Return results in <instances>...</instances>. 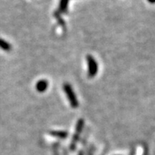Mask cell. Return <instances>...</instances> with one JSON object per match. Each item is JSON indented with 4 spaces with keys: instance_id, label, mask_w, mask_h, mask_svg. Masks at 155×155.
<instances>
[{
    "instance_id": "6",
    "label": "cell",
    "mask_w": 155,
    "mask_h": 155,
    "mask_svg": "<svg viewBox=\"0 0 155 155\" xmlns=\"http://www.w3.org/2000/svg\"><path fill=\"white\" fill-rule=\"evenodd\" d=\"M0 48L5 51H9L11 50V45L6 40L0 38Z\"/></svg>"
},
{
    "instance_id": "2",
    "label": "cell",
    "mask_w": 155,
    "mask_h": 155,
    "mask_svg": "<svg viewBox=\"0 0 155 155\" xmlns=\"http://www.w3.org/2000/svg\"><path fill=\"white\" fill-rule=\"evenodd\" d=\"M87 61L88 65V77H94L98 73V64L91 55L87 56Z\"/></svg>"
},
{
    "instance_id": "8",
    "label": "cell",
    "mask_w": 155,
    "mask_h": 155,
    "mask_svg": "<svg viewBox=\"0 0 155 155\" xmlns=\"http://www.w3.org/2000/svg\"><path fill=\"white\" fill-rule=\"evenodd\" d=\"M147 1L149 2H150V3H152V4L155 3V0H147Z\"/></svg>"
},
{
    "instance_id": "5",
    "label": "cell",
    "mask_w": 155,
    "mask_h": 155,
    "mask_svg": "<svg viewBox=\"0 0 155 155\" xmlns=\"http://www.w3.org/2000/svg\"><path fill=\"white\" fill-rule=\"evenodd\" d=\"M50 133L54 137H57L59 139H65L68 136V133L65 131H52Z\"/></svg>"
},
{
    "instance_id": "1",
    "label": "cell",
    "mask_w": 155,
    "mask_h": 155,
    "mask_svg": "<svg viewBox=\"0 0 155 155\" xmlns=\"http://www.w3.org/2000/svg\"><path fill=\"white\" fill-rule=\"evenodd\" d=\"M63 89H64V91H65V94H66L67 98L69 99L71 106L73 108H77V107H78V100H77V96H76V94H75L71 85L69 84H65L64 86H63Z\"/></svg>"
},
{
    "instance_id": "3",
    "label": "cell",
    "mask_w": 155,
    "mask_h": 155,
    "mask_svg": "<svg viewBox=\"0 0 155 155\" xmlns=\"http://www.w3.org/2000/svg\"><path fill=\"white\" fill-rule=\"evenodd\" d=\"M84 120H83L82 119H81V120H79L78 123H77V132H76V135H75L74 137H73V143H72V146H71L72 149H73L74 143H77V140H78L79 135H80V134L81 133V132H82L83 127H84Z\"/></svg>"
},
{
    "instance_id": "7",
    "label": "cell",
    "mask_w": 155,
    "mask_h": 155,
    "mask_svg": "<svg viewBox=\"0 0 155 155\" xmlns=\"http://www.w3.org/2000/svg\"><path fill=\"white\" fill-rule=\"evenodd\" d=\"M69 0H61L59 4V11L60 13H65L67 10L68 2Z\"/></svg>"
},
{
    "instance_id": "4",
    "label": "cell",
    "mask_w": 155,
    "mask_h": 155,
    "mask_svg": "<svg viewBox=\"0 0 155 155\" xmlns=\"http://www.w3.org/2000/svg\"><path fill=\"white\" fill-rule=\"evenodd\" d=\"M47 87H48V82L45 80L39 81L35 86V88L37 89L39 92H44L47 89Z\"/></svg>"
}]
</instances>
